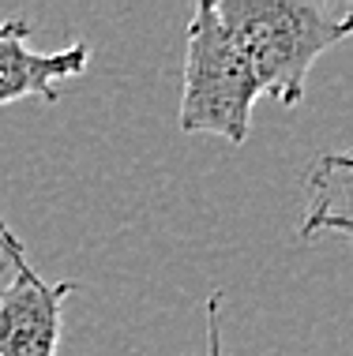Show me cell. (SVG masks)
<instances>
[{"instance_id": "6da1fadb", "label": "cell", "mask_w": 353, "mask_h": 356, "mask_svg": "<svg viewBox=\"0 0 353 356\" xmlns=\"http://www.w3.org/2000/svg\"><path fill=\"white\" fill-rule=\"evenodd\" d=\"M214 15L248 60L263 98L304 102L312 64L353 34V8L338 15L308 0H214Z\"/></svg>"}, {"instance_id": "7a4b0ae2", "label": "cell", "mask_w": 353, "mask_h": 356, "mask_svg": "<svg viewBox=\"0 0 353 356\" xmlns=\"http://www.w3.org/2000/svg\"><path fill=\"white\" fill-rule=\"evenodd\" d=\"M248 60L214 15V0H199L188 23L185 49V90H180L177 124L188 136H218L241 147L252 131V109L260 102Z\"/></svg>"}, {"instance_id": "3957f363", "label": "cell", "mask_w": 353, "mask_h": 356, "mask_svg": "<svg viewBox=\"0 0 353 356\" xmlns=\"http://www.w3.org/2000/svg\"><path fill=\"white\" fill-rule=\"evenodd\" d=\"M75 282H45L31 263L12 266L0 289V356H56L64 300Z\"/></svg>"}, {"instance_id": "277c9868", "label": "cell", "mask_w": 353, "mask_h": 356, "mask_svg": "<svg viewBox=\"0 0 353 356\" xmlns=\"http://www.w3.org/2000/svg\"><path fill=\"white\" fill-rule=\"evenodd\" d=\"M91 64V45L75 42L61 53L31 49V26L26 19H4L0 23V105L23 98L56 102V86L83 75Z\"/></svg>"}, {"instance_id": "5b68a950", "label": "cell", "mask_w": 353, "mask_h": 356, "mask_svg": "<svg viewBox=\"0 0 353 356\" xmlns=\"http://www.w3.org/2000/svg\"><path fill=\"white\" fill-rule=\"evenodd\" d=\"M320 229L350 236V154H323L308 177V218L301 236L308 240Z\"/></svg>"}, {"instance_id": "8992f818", "label": "cell", "mask_w": 353, "mask_h": 356, "mask_svg": "<svg viewBox=\"0 0 353 356\" xmlns=\"http://www.w3.org/2000/svg\"><path fill=\"white\" fill-rule=\"evenodd\" d=\"M207 312V356H226L222 349V289H214L203 300Z\"/></svg>"}, {"instance_id": "52a82bcc", "label": "cell", "mask_w": 353, "mask_h": 356, "mask_svg": "<svg viewBox=\"0 0 353 356\" xmlns=\"http://www.w3.org/2000/svg\"><path fill=\"white\" fill-rule=\"evenodd\" d=\"M26 255H23V240H19L12 229L0 221V266H23Z\"/></svg>"}]
</instances>
